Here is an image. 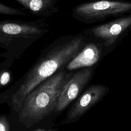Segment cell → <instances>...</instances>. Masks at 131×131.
I'll use <instances>...</instances> for the list:
<instances>
[{
    "label": "cell",
    "mask_w": 131,
    "mask_h": 131,
    "mask_svg": "<svg viewBox=\"0 0 131 131\" xmlns=\"http://www.w3.org/2000/svg\"><path fill=\"white\" fill-rule=\"evenodd\" d=\"M85 45L84 37L81 34L62 35L49 45L13 94L11 104L14 107L19 109L26 97L33 89L68 64Z\"/></svg>",
    "instance_id": "cell-1"
},
{
    "label": "cell",
    "mask_w": 131,
    "mask_h": 131,
    "mask_svg": "<svg viewBox=\"0 0 131 131\" xmlns=\"http://www.w3.org/2000/svg\"><path fill=\"white\" fill-rule=\"evenodd\" d=\"M73 74L59 71L41 82L25 98L19 112V120L28 127L54 111L61 91Z\"/></svg>",
    "instance_id": "cell-2"
},
{
    "label": "cell",
    "mask_w": 131,
    "mask_h": 131,
    "mask_svg": "<svg viewBox=\"0 0 131 131\" xmlns=\"http://www.w3.org/2000/svg\"><path fill=\"white\" fill-rule=\"evenodd\" d=\"M49 32L45 18L0 20V47L12 52L23 51Z\"/></svg>",
    "instance_id": "cell-3"
},
{
    "label": "cell",
    "mask_w": 131,
    "mask_h": 131,
    "mask_svg": "<svg viewBox=\"0 0 131 131\" xmlns=\"http://www.w3.org/2000/svg\"><path fill=\"white\" fill-rule=\"evenodd\" d=\"M130 11L131 3L102 0L76 6L72 10V16L79 21L89 23L97 19L121 15Z\"/></svg>",
    "instance_id": "cell-4"
},
{
    "label": "cell",
    "mask_w": 131,
    "mask_h": 131,
    "mask_svg": "<svg viewBox=\"0 0 131 131\" xmlns=\"http://www.w3.org/2000/svg\"><path fill=\"white\" fill-rule=\"evenodd\" d=\"M93 73V68L87 67L82 68L72 74L61 91L54 112H58L63 110L78 96L86 84L91 80Z\"/></svg>",
    "instance_id": "cell-5"
},
{
    "label": "cell",
    "mask_w": 131,
    "mask_h": 131,
    "mask_svg": "<svg viewBox=\"0 0 131 131\" xmlns=\"http://www.w3.org/2000/svg\"><path fill=\"white\" fill-rule=\"evenodd\" d=\"M108 88L101 84L90 86L79 97L70 110L67 123L75 121L99 102L108 93Z\"/></svg>",
    "instance_id": "cell-6"
},
{
    "label": "cell",
    "mask_w": 131,
    "mask_h": 131,
    "mask_svg": "<svg viewBox=\"0 0 131 131\" xmlns=\"http://www.w3.org/2000/svg\"><path fill=\"white\" fill-rule=\"evenodd\" d=\"M130 26L131 15H129L93 27L88 30V33L103 40L104 45L109 46Z\"/></svg>",
    "instance_id": "cell-7"
},
{
    "label": "cell",
    "mask_w": 131,
    "mask_h": 131,
    "mask_svg": "<svg viewBox=\"0 0 131 131\" xmlns=\"http://www.w3.org/2000/svg\"><path fill=\"white\" fill-rule=\"evenodd\" d=\"M101 56V51L94 43L85 44L80 52L67 64L69 71L79 68L92 67L97 63Z\"/></svg>",
    "instance_id": "cell-8"
},
{
    "label": "cell",
    "mask_w": 131,
    "mask_h": 131,
    "mask_svg": "<svg viewBox=\"0 0 131 131\" xmlns=\"http://www.w3.org/2000/svg\"><path fill=\"white\" fill-rule=\"evenodd\" d=\"M28 10L33 15L46 18L59 11V0H14Z\"/></svg>",
    "instance_id": "cell-9"
},
{
    "label": "cell",
    "mask_w": 131,
    "mask_h": 131,
    "mask_svg": "<svg viewBox=\"0 0 131 131\" xmlns=\"http://www.w3.org/2000/svg\"><path fill=\"white\" fill-rule=\"evenodd\" d=\"M0 15L12 16H25L26 13L24 11L0 3Z\"/></svg>",
    "instance_id": "cell-10"
},
{
    "label": "cell",
    "mask_w": 131,
    "mask_h": 131,
    "mask_svg": "<svg viewBox=\"0 0 131 131\" xmlns=\"http://www.w3.org/2000/svg\"><path fill=\"white\" fill-rule=\"evenodd\" d=\"M11 75L8 71H4L0 73V85L7 84L10 81Z\"/></svg>",
    "instance_id": "cell-11"
},
{
    "label": "cell",
    "mask_w": 131,
    "mask_h": 131,
    "mask_svg": "<svg viewBox=\"0 0 131 131\" xmlns=\"http://www.w3.org/2000/svg\"><path fill=\"white\" fill-rule=\"evenodd\" d=\"M0 131H10L9 122L5 116H0Z\"/></svg>",
    "instance_id": "cell-12"
},
{
    "label": "cell",
    "mask_w": 131,
    "mask_h": 131,
    "mask_svg": "<svg viewBox=\"0 0 131 131\" xmlns=\"http://www.w3.org/2000/svg\"><path fill=\"white\" fill-rule=\"evenodd\" d=\"M32 131H47V130H45V129L38 128V129H35V130H32Z\"/></svg>",
    "instance_id": "cell-13"
},
{
    "label": "cell",
    "mask_w": 131,
    "mask_h": 131,
    "mask_svg": "<svg viewBox=\"0 0 131 131\" xmlns=\"http://www.w3.org/2000/svg\"><path fill=\"white\" fill-rule=\"evenodd\" d=\"M48 131H52V130H48Z\"/></svg>",
    "instance_id": "cell-14"
}]
</instances>
